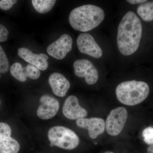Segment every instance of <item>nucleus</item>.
I'll list each match as a JSON object with an SVG mask.
<instances>
[{
    "instance_id": "ddd939ff",
    "label": "nucleus",
    "mask_w": 153,
    "mask_h": 153,
    "mask_svg": "<svg viewBox=\"0 0 153 153\" xmlns=\"http://www.w3.org/2000/svg\"><path fill=\"white\" fill-rule=\"evenodd\" d=\"M48 82L53 93L59 97L65 96L70 87L69 80L63 74L57 72L50 74Z\"/></svg>"
},
{
    "instance_id": "7ed1b4c3",
    "label": "nucleus",
    "mask_w": 153,
    "mask_h": 153,
    "mask_svg": "<svg viewBox=\"0 0 153 153\" xmlns=\"http://www.w3.org/2000/svg\"><path fill=\"white\" fill-rule=\"evenodd\" d=\"M146 82L135 80L125 81L117 85L116 95L118 101L126 105H136L144 101L149 94Z\"/></svg>"
},
{
    "instance_id": "1a4fd4ad",
    "label": "nucleus",
    "mask_w": 153,
    "mask_h": 153,
    "mask_svg": "<svg viewBox=\"0 0 153 153\" xmlns=\"http://www.w3.org/2000/svg\"><path fill=\"white\" fill-rule=\"evenodd\" d=\"M41 104L37 110L38 117L43 120L50 119L55 117L60 108L59 101L49 94L41 96L40 98Z\"/></svg>"
},
{
    "instance_id": "0eeeda50",
    "label": "nucleus",
    "mask_w": 153,
    "mask_h": 153,
    "mask_svg": "<svg viewBox=\"0 0 153 153\" xmlns=\"http://www.w3.org/2000/svg\"><path fill=\"white\" fill-rule=\"evenodd\" d=\"M76 44L79 52L96 58L102 56V51L93 36L87 33H81L77 37Z\"/></svg>"
},
{
    "instance_id": "bb28decb",
    "label": "nucleus",
    "mask_w": 153,
    "mask_h": 153,
    "mask_svg": "<svg viewBox=\"0 0 153 153\" xmlns=\"http://www.w3.org/2000/svg\"><path fill=\"white\" fill-rule=\"evenodd\" d=\"M94 144H97V143H95Z\"/></svg>"
},
{
    "instance_id": "f3484780",
    "label": "nucleus",
    "mask_w": 153,
    "mask_h": 153,
    "mask_svg": "<svg viewBox=\"0 0 153 153\" xmlns=\"http://www.w3.org/2000/svg\"><path fill=\"white\" fill-rule=\"evenodd\" d=\"M10 72L12 76L17 80L22 82H25L27 80V75L25 67L19 63H15L11 66Z\"/></svg>"
},
{
    "instance_id": "9d476101",
    "label": "nucleus",
    "mask_w": 153,
    "mask_h": 153,
    "mask_svg": "<svg viewBox=\"0 0 153 153\" xmlns=\"http://www.w3.org/2000/svg\"><path fill=\"white\" fill-rule=\"evenodd\" d=\"M62 111L65 117L72 120L84 118L88 114L86 110L80 106L78 99L74 95L69 96L66 99Z\"/></svg>"
},
{
    "instance_id": "4be33fe9",
    "label": "nucleus",
    "mask_w": 153,
    "mask_h": 153,
    "mask_svg": "<svg viewBox=\"0 0 153 153\" xmlns=\"http://www.w3.org/2000/svg\"><path fill=\"white\" fill-rule=\"evenodd\" d=\"M17 2L16 0H1L0 1V9L3 10H8Z\"/></svg>"
},
{
    "instance_id": "9b49d317",
    "label": "nucleus",
    "mask_w": 153,
    "mask_h": 153,
    "mask_svg": "<svg viewBox=\"0 0 153 153\" xmlns=\"http://www.w3.org/2000/svg\"><path fill=\"white\" fill-rule=\"evenodd\" d=\"M76 123L79 127L87 129L89 137L93 139L103 133L105 129V122L100 118L79 119Z\"/></svg>"
},
{
    "instance_id": "412c9836",
    "label": "nucleus",
    "mask_w": 153,
    "mask_h": 153,
    "mask_svg": "<svg viewBox=\"0 0 153 153\" xmlns=\"http://www.w3.org/2000/svg\"><path fill=\"white\" fill-rule=\"evenodd\" d=\"M11 134L10 126L4 123H0V141L11 137Z\"/></svg>"
},
{
    "instance_id": "423d86ee",
    "label": "nucleus",
    "mask_w": 153,
    "mask_h": 153,
    "mask_svg": "<svg viewBox=\"0 0 153 153\" xmlns=\"http://www.w3.org/2000/svg\"><path fill=\"white\" fill-rule=\"evenodd\" d=\"M74 73L76 76L85 78L88 85H91L97 82L99 78L97 69L89 60L86 59L76 60L73 64Z\"/></svg>"
},
{
    "instance_id": "a878e982",
    "label": "nucleus",
    "mask_w": 153,
    "mask_h": 153,
    "mask_svg": "<svg viewBox=\"0 0 153 153\" xmlns=\"http://www.w3.org/2000/svg\"><path fill=\"white\" fill-rule=\"evenodd\" d=\"M104 153H114L113 152H111V151H107V152H105Z\"/></svg>"
},
{
    "instance_id": "f257e3e1",
    "label": "nucleus",
    "mask_w": 153,
    "mask_h": 153,
    "mask_svg": "<svg viewBox=\"0 0 153 153\" xmlns=\"http://www.w3.org/2000/svg\"><path fill=\"white\" fill-rule=\"evenodd\" d=\"M142 33V25L139 18L132 11H129L122 19L118 27L117 41L121 54L128 56L136 52Z\"/></svg>"
},
{
    "instance_id": "6e6552de",
    "label": "nucleus",
    "mask_w": 153,
    "mask_h": 153,
    "mask_svg": "<svg viewBox=\"0 0 153 153\" xmlns=\"http://www.w3.org/2000/svg\"><path fill=\"white\" fill-rule=\"evenodd\" d=\"M72 39L68 34H63L48 46L47 52L57 60H62L72 49Z\"/></svg>"
},
{
    "instance_id": "f03ea898",
    "label": "nucleus",
    "mask_w": 153,
    "mask_h": 153,
    "mask_svg": "<svg viewBox=\"0 0 153 153\" xmlns=\"http://www.w3.org/2000/svg\"><path fill=\"white\" fill-rule=\"evenodd\" d=\"M105 16L104 11L98 6L84 5L73 9L68 20L74 30L87 32L98 27L104 20Z\"/></svg>"
},
{
    "instance_id": "5701e85b",
    "label": "nucleus",
    "mask_w": 153,
    "mask_h": 153,
    "mask_svg": "<svg viewBox=\"0 0 153 153\" xmlns=\"http://www.w3.org/2000/svg\"><path fill=\"white\" fill-rule=\"evenodd\" d=\"M9 35L8 30L4 25H0V42L7 41Z\"/></svg>"
},
{
    "instance_id": "f8f14e48",
    "label": "nucleus",
    "mask_w": 153,
    "mask_h": 153,
    "mask_svg": "<svg viewBox=\"0 0 153 153\" xmlns=\"http://www.w3.org/2000/svg\"><path fill=\"white\" fill-rule=\"evenodd\" d=\"M18 55L29 64L33 65L39 70L45 71L48 68L49 57L44 53L35 54L26 47L19 48Z\"/></svg>"
},
{
    "instance_id": "a211bd4d",
    "label": "nucleus",
    "mask_w": 153,
    "mask_h": 153,
    "mask_svg": "<svg viewBox=\"0 0 153 153\" xmlns=\"http://www.w3.org/2000/svg\"><path fill=\"white\" fill-rule=\"evenodd\" d=\"M9 62L5 52L0 45V73L4 74L9 71Z\"/></svg>"
},
{
    "instance_id": "dca6fc26",
    "label": "nucleus",
    "mask_w": 153,
    "mask_h": 153,
    "mask_svg": "<svg viewBox=\"0 0 153 153\" xmlns=\"http://www.w3.org/2000/svg\"><path fill=\"white\" fill-rule=\"evenodd\" d=\"M33 5L37 12L41 14L48 13L55 6V0H33Z\"/></svg>"
},
{
    "instance_id": "2eb2a0df",
    "label": "nucleus",
    "mask_w": 153,
    "mask_h": 153,
    "mask_svg": "<svg viewBox=\"0 0 153 153\" xmlns=\"http://www.w3.org/2000/svg\"><path fill=\"white\" fill-rule=\"evenodd\" d=\"M137 13L145 22L153 20V1L141 4L137 8Z\"/></svg>"
},
{
    "instance_id": "6ab92c4d",
    "label": "nucleus",
    "mask_w": 153,
    "mask_h": 153,
    "mask_svg": "<svg viewBox=\"0 0 153 153\" xmlns=\"http://www.w3.org/2000/svg\"><path fill=\"white\" fill-rule=\"evenodd\" d=\"M25 71L27 77L30 79H37L41 76L40 70L36 66L29 64L25 67Z\"/></svg>"
},
{
    "instance_id": "cd10ccee",
    "label": "nucleus",
    "mask_w": 153,
    "mask_h": 153,
    "mask_svg": "<svg viewBox=\"0 0 153 153\" xmlns=\"http://www.w3.org/2000/svg\"><path fill=\"white\" fill-rule=\"evenodd\" d=\"M0 105H1V100H0Z\"/></svg>"
},
{
    "instance_id": "b1692460",
    "label": "nucleus",
    "mask_w": 153,
    "mask_h": 153,
    "mask_svg": "<svg viewBox=\"0 0 153 153\" xmlns=\"http://www.w3.org/2000/svg\"><path fill=\"white\" fill-rule=\"evenodd\" d=\"M127 1L131 4H143L147 1L146 0H128Z\"/></svg>"
},
{
    "instance_id": "393cba45",
    "label": "nucleus",
    "mask_w": 153,
    "mask_h": 153,
    "mask_svg": "<svg viewBox=\"0 0 153 153\" xmlns=\"http://www.w3.org/2000/svg\"><path fill=\"white\" fill-rule=\"evenodd\" d=\"M147 153H153V145H151L149 146L148 147L147 149Z\"/></svg>"
},
{
    "instance_id": "aec40b11",
    "label": "nucleus",
    "mask_w": 153,
    "mask_h": 153,
    "mask_svg": "<svg viewBox=\"0 0 153 153\" xmlns=\"http://www.w3.org/2000/svg\"><path fill=\"white\" fill-rule=\"evenodd\" d=\"M142 135L145 143L150 146L153 145V127H149L144 129Z\"/></svg>"
},
{
    "instance_id": "20e7f679",
    "label": "nucleus",
    "mask_w": 153,
    "mask_h": 153,
    "mask_svg": "<svg viewBox=\"0 0 153 153\" xmlns=\"http://www.w3.org/2000/svg\"><path fill=\"white\" fill-rule=\"evenodd\" d=\"M51 146L71 150L78 146L79 137L70 129L62 126H55L51 128L47 133Z\"/></svg>"
},
{
    "instance_id": "39448f33",
    "label": "nucleus",
    "mask_w": 153,
    "mask_h": 153,
    "mask_svg": "<svg viewBox=\"0 0 153 153\" xmlns=\"http://www.w3.org/2000/svg\"><path fill=\"white\" fill-rule=\"evenodd\" d=\"M128 117L127 110L123 107L113 109L107 117L105 128L108 134L115 136L123 129Z\"/></svg>"
},
{
    "instance_id": "4468645a",
    "label": "nucleus",
    "mask_w": 153,
    "mask_h": 153,
    "mask_svg": "<svg viewBox=\"0 0 153 153\" xmlns=\"http://www.w3.org/2000/svg\"><path fill=\"white\" fill-rule=\"evenodd\" d=\"M20 149L19 143L12 137L0 141V153H18Z\"/></svg>"
}]
</instances>
